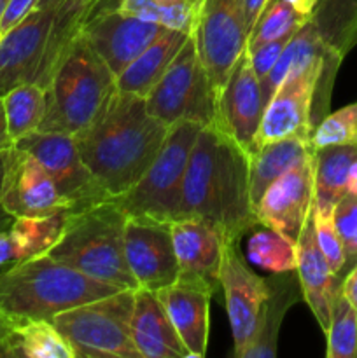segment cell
<instances>
[{"instance_id":"39","label":"cell","mask_w":357,"mask_h":358,"mask_svg":"<svg viewBox=\"0 0 357 358\" xmlns=\"http://www.w3.org/2000/svg\"><path fill=\"white\" fill-rule=\"evenodd\" d=\"M35 3H37V0H10L6 13L0 17L4 34H6L9 28H13L16 23H20L31 9H35Z\"/></svg>"},{"instance_id":"12","label":"cell","mask_w":357,"mask_h":358,"mask_svg":"<svg viewBox=\"0 0 357 358\" xmlns=\"http://www.w3.org/2000/svg\"><path fill=\"white\" fill-rule=\"evenodd\" d=\"M219 287L226 301L234 355L244 358L258 331L262 304L268 296L266 278L255 275L240 255L234 240H226L219 269Z\"/></svg>"},{"instance_id":"18","label":"cell","mask_w":357,"mask_h":358,"mask_svg":"<svg viewBox=\"0 0 357 358\" xmlns=\"http://www.w3.org/2000/svg\"><path fill=\"white\" fill-rule=\"evenodd\" d=\"M314 205V154L280 175L255 205L259 226L296 241Z\"/></svg>"},{"instance_id":"32","label":"cell","mask_w":357,"mask_h":358,"mask_svg":"<svg viewBox=\"0 0 357 358\" xmlns=\"http://www.w3.org/2000/svg\"><path fill=\"white\" fill-rule=\"evenodd\" d=\"M247 257L252 264L268 273L296 271V241L272 227L261 226L248 238Z\"/></svg>"},{"instance_id":"15","label":"cell","mask_w":357,"mask_h":358,"mask_svg":"<svg viewBox=\"0 0 357 358\" xmlns=\"http://www.w3.org/2000/svg\"><path fill=\"white\" fill-rule=\"evenodd\" d=\"M56 6L35 7L0 41V96L24 83H37L49 48Z\"/></svg>"},{"instance_id":"25","label":"cell","mask_w":357,"mask_h":358,"mask_svg":"<svg viewBox=\"0 0 357 358\" xmlns=\"http://www.w3.org/2000/svg\"><path fill=\"white\" fill-rule=\"evenodd\" d=\"M314 154L310 142L300 138H284L265 143L248 154V191L252 206L259 203L266 189L294 164Z\"/></svg>"},{"instance_id":"45","label":"cell","mask_w":357,"mask_h":358,"mask_svg":"<svg viewBox=\"0 0 357 358\" xmlns=\"http://www.w3.org/2000/svg\"><path fill=\"white\" fill-rule=\"evenodd\" d=\"M4 164H6V152H0V194H2V177H4ZM10 222H13V217L4 210L2 201H0V233L6 229H9Z\"/></svg>"},{"instance_id":"30","label":"cell","mask_w":357,"mask_h":358,"mask_svg":"<svg viewBox=\"0 0 357 358\" xmlns=\"http://www.w3.org/2000/svg\"><path fill=\"white\" fill-rule=\"evenodd\" d=\"M312 21L326 45L342 58L357 45V0H318Z\"/></svg>"},{"instance_id":"17","label":"cell","mask_w":357,"mask_h":358,"mask_svg":"<svg viewBox=\"0 0 357 358\" xmlns=\"http://www.w3.org/2000/svg\"><path fill=\"white\" fill-rule=\"evenodd\" d=\"M262 112L265 101L261 83L252 69L251 55L245 49L234 63L220 93L217 94L214 124L251 154L254 150Z\"/></svg>"},{"instance_id":"47","label":"cell","mask_w":357,"mask_h":358,"mask_svg":"<svg viewBox=\"0 0 357 358\" xmlns=\"http://www.w3.org/2000/svg\"><path fill=\"white\" fill-rule=\"evenodd\" d=\"M63 2V0H37L35 7H49V6H56V3Z\"/></svg>"},{"instance_id":"10","label":"cell","mask_w":357,"mask_h":358,"mask_svg":"<svg viewBox=\"0 0 357 358\" xmlns=\"http://www.w3.org/2000/svg\"><path fill=\"white\" fill-rule=\"evenodd\" d=\"M192 37L217 100L234 63L247 49L245 0H205Z\"/></svg>"},{"instance_id":"44","label":"cell","mask_w":357,"mask_h":358,"mask_svg":"<svg viewBox=\"0 0 357 358\" xmlns=\"http://www.w3.org/2000/svg\"><path fill=\"white\" fill-rule=\"evenodd\" d=\"M290 7H293L296 13H300L301 16L304 17H310L314 16L315 9H317V3L318 0H286Z\"/></svg>"},{"instance_id":"21","label":"cell","mask_w":357,"mask_h":358,"mask_svg":"<svg viewBox=\"0 0 357 358\" xmlns=\"http://www.w3.org/2000/svg\"><path fill=\"white\" fill-rule=\"evenodd\" d=\"M167 310L178 338L191 358H203L209 346L210 297L212 292L200 285L177 280L156 292Z\"/></svg>"},{"instance_id":"3","label":"cell","mask_w":357,"mask_h":358,"mask_svg":"<svg viewBox=\"0 0 357 358\" xmlns=\"http://www.w3.org/2000/svg\"><path fill=\"white\" fill-rule=\"evenodd\" d=\"M46 255L14 262L0 271V315L48 318L118 292Z\"/></svg>"},{"instance_id":"8","label":"cell","mask_w":357,"mask_h":358,"mask_svg":"<svg viewBox=\"0 0 357 358\" xmlns=\"http://www.w3.org/2000/svg\"><path fill=\"white\" fill-rule=\"evenodd\" d=\"M147 110L167 126L181 121L216 122V91L189 35L156 86L146 96Z\"/></svg>"},{"instance_id":"27","label":"cell","mask_w":357,"mask_h":358,"mask_svg":"<svg viewBox=\"0 0 357 358\" xmlns=\"http://www.w3.org/2000/svg\"><path fill=\"white\" fill-rule=\"evenodd\" d=\"M357 145H331L314 149V203L321 208H335L346 194V177Z\"/></svg>"},{"instance_id":"14","label":"cell","mask_w":357,"mask_h":358,"mask_svg":"<svg viewBox=\"0 0 357 358\" xmlns=\"http://www.w3.org/2000/svg\"><path fill=\"white\" fill-rule=\"evenodd\" d=\"M125 255L130 273L140 289L158 292L178 280V262L170 224L126 215Z\"/></svg>"},{"instance_id":"38","label":"cell","mask_w":357,"mask_h":358,"mask_svg":"<svg viewBox=\"0 0 357 358\" xmlns=\"http://www.w3.org/2000/svg\"><path fill=\"white\" fill-rule=\"evenodd\" d=\"M294 34H296V31H294ZM289 38L290 37L279 38V41H272V42H268V44L259 45V48L254 49V51H248L247 49L248 55H251L252 69H254L259 83H261V80L268 76L270 70L273 69V65L276 63V59H279L280 55H282L286 44L289 42Z\"/></svg>"},{"instance_id":"33","label":"cell","mask_w":357,"mask_h":358,"mask_svg":"<svg viewBox=\"0 0 357 358\" xmlns=\"http://www.w3.org/2000/svg\"><path fill=\"white\" fill-rule=\"evenodd\" d=\"M308 20L310 17L296 13L286 0H268L248 34L247 49L254 51L259 45L268 44L272 41L293 37L294 31L300 30Z\"/></svg>"},{"instance_id":"7","label":"cell","mask_w":357,"mask_h":358,"mask_svg":"<svg viewBox=\"0 0 357 358\" xmlns=\"http://www.w3.org/2000/svg\"><path fill=\"white\" fill-rule=\"evenodd\" d=\"M133 292L118 290L51 318L74 358H142L132 338Z\"/></svg>"},{"instance_id":"1","label":"cell","mask_w":357,"mask_h":358,"mask_svg":"<svg viewBox=\"0 0 357 358\" xmlns=\"http://www.w3.org/2000/svg\"><path fill=\"white\" fill-rule=\"evenodd\" d=\"M168 128L147 110L146 98L118 90L74 138L88 170L114 199L142 178Z\"/></svg>"},{"instance_id":"43","label":"cell","mask_w":357,"mask_h":358,"mask_svg":"<svg viewBox=\"0 0 357 358\" xmlns=\"http://www.w3.org/2000/svg\"><path fill=\"white\" fill-rule=\"evenodd\" d=\"M10 147H14V140L9 133V126H7L4 98L0 96V152H6V150H9Z\"/></svg>"},{"instance_id":"19","label":"cell","mask_w":357,"mask_h":358,"mask_svg":"<svg viewBox=\"0 0 357 358\" xmlns=\"http://www.w3.org/2000/svg\"><path fill=\"white\" fill-rule=\"evenodd\" d=\"M170 231L178 262V280L216 292L227 238L214 224L196 217L174 220Z\"/></svg>"},{"instance_id":"6","label":"cell","mask_w":357,"mask_h":358,"mask_svg":"<svg viewBox=\"0 0 357 358\" xmlns=\"http://www.w3.org/2000/svg\"><path fill=\"white\" fill-rule=\"evenodd\" d=\"M202 128L191 121L175 122L168 128L156 159L142 178L125 194L114 198L126 215L168 224L178 219L188 161Z\"/></svg>"},{"instance_id":"46","label":"cell","mask_w":357,"mask_h":358,"mask_svg":"<svg viewBox=\"0 0 357 358\" xmlns=\"http://www.w3.org/2000/svg\"><path fill=\"white\" fill-rule=\"evenodd\" d=\"M346 194L357 196V161H354L346 177Z\"/></svg>"},{"instance_id":"28","label":"cell","mask_w":357,"mask_h":358,"mask_svg":"<svg viewBox=\"0 0 357 358\" xmlns=\"http://www.w3.org/2000/svg\"><path fill=\"white\" fill-rule=\"evenodd\" d=\"M70 212L48 215L16 217L9 226V236L14 248V262L46 255L63 236Z\"/></svg>"},{"instance_id":"42","label":"cell","mask_w":357,"mask_h":358,"mask_svg":"<svg viewBox=\"0 0 357 358\" xmlns=\"http://www.w3.org/2000/svg\"><path fill=\"white\" fill-rule=\"evenodd\" d=\"M266 3H268V0H245V23H247L248 34H251L252 27L255 24Z\"/></svg>"},{"instance_id":"34","label":"cell","mask_w":357,"mask_h":358,"mask_svg":"<svg viewBox=\"0 0 357 358\" xmlns=\"http://www.w3.org/2000/svg\"><path fill=\"white\" fill-rule=\"evenodd\" d=\"M328 358H357V310L346 301L342 289L336 294L328 331Z\"/></svg>"},{"instance_id":"4","label":"cell","mask_w":357,"mask_h":358,"mask_svg":"<svg viewBox=\"0 0 357 358\" xmlns=\"http://www.w3.org/2000/svg\"><path fill=\"white\" fill-rule=\"evenodd\" d=\"M126 213L114 199L69 213L58 243L48 252L62 264L119 290H135L125 255Z\"/></svg>"},{"instance_id":"23","label":"cell","mask_w":357,"mask_h":358,"mask_svg":"<svg viewBox=\"0 0 357 358\" xmlns=\"http://www.w3.org/2000/svg\"><path fill=\"white\" fill-rule=\"evenodd\" d=\"M189 35L184 31L164 28L160 37L147 45L118 77L115 86L119 91L146 98L149 91L163 77L170 63L186 44Z\"/></svg>"},{"instance_id":"29","label":"cell","mask_w":357,"mask_h":358,"mask_svg":"<svg viewBox=\"0 0 357 358\" xmlns=\"http://www.w3.org/2000/svg\"><path fill=\"white\" fill-rule=\"evenodd\" d=\"M115 9L192 35L205 0H112Z\"/></svg>"},{"instance_id":"37","label":"cell","mask_w":357,"mask_h":358,"mask_svg":"<svg viewBox=\"0 0 357 358\" xmlns=\"http://www.w3.org/2000/svg\"><path fill=\"white\" fill-rule=\"evenodd\" d=\"M332 219L345 250L346 266L357 262V196H343L335 205Z\"/></svg>"},{"instance_id":"13","label":"cell","mask_w":357,"mask_h":358,"mask_svg":"<svg viewBox=\"0 0 357 358\" xmlns=\"http://www.w3.org/2000/svg\"><path fill=\"white\" fill-rule=\"evenodd\" d=\"M163 30L161 24L121 13L112 0H102L80 31L118 77Z\"/></svg>"},{"instance_id":"49","label":"cell","mask_w":357,"mask_h":358,"mask_svg":"<svg viewBox=\"0 0 357 358\" xmlns=\"http://www.w3.org/2000/svg\"><path fill=\"white\" fill-rule=\"evenodd\" d=\"M4 37V28H2V23H0V41H2Z\"/></svg>"},{"instance_id":"41","label":"cell","mask_w":357,"mask_h":358,"mask_svg":"<svg viewBox=\"0 0 357 358\" xmlns=\"http://www.w3.org/2000/svg\"><path fill=\"white\" fill-rule=\"evenodd\" d=\"M342 292L346 297V301L357 310V262L342 282Z\"/></svg>"},{"instance_id":"35","label":"cell","mask_w":357,"mask_h":358,"mask_svg":"<svg viewBox=\"0 0 357 358\" xmlns=\"http://www.w3.org/2000/svg\"><path fill=\"white\" fill-rule=\"evenodd\" d=\"M312 149L357 145V101L324 115L310 136Z\"/></svg>"},{"instance_id":"26","label":"cell","mask_w":357,"mask_h":358,"mask_svg":"<svg viewBox=\"0 0 357 358\" xmlns=\"http://www.w3.org/2000/svg\"><path fill=\"white\" fill-rule=\"evenodd\" d=\"M332 49L326 45L322 37L318 35L317 28H315L314 21L308 20L296 34L289 38V42L284 48L282 55L276 59L273 69L270 70L268 76L261 80V91H262V101L265 107L272 96L275 94L276 87L280 86L286 76L293 70H303L310 69V66L317 65V63L324 62L326 56L331 52Z\"/></svg>"},{"instance_id":"16","label":"cell","mask_w":357,"mask_h":358,"mask_svg":"<svg viewBox=\"0 0 357 358\" xmlns=\"http://www.w3.org/2000/svg\"><path fill=\"white\" fill-rule=\"evenodd\" d=\"M0 201L13 219L72 212L46 168L16 145L6 150Z\"/></svg>"},{"instance_id":"48","label":"cell","mask_w":357,"mask_h":358,"mask_svg":"<svg viewBox=\"0 0 357 358\" xmlns=\"http://www.w3.org/2000/svg\"><path fill=\"white\" fill-rule=\"evenodd\" d=\"M9 2H10V0H0V17H2V14L6 13V9H7V6H9Z\"/></svg>"},{"instance_id":"24","label":"cell","mask_w":357,"mask_h":358,"mask_svg":"<svg viewBox=\"0 0 357 358\" xmlns=\"http://www.w3.org/2000/svg\"><path fill=\"white\" fill-rule=\"evenodd\" d=\"M289 273H272L268 283V296L262 304L261 317H259L258 331L244 358H268L276 355V343L279 331L287 311L298 301V275Z\"/></svg>"},{"instance_id":"31","label":"cell","mask_w":357,"mask_h":358,"mask_svg":"<svg viewBox=\"0 0 357 358\" xmlns=\"http://www.w3.org/2000/svg\"><path fill=\"white\" fill-rule=\"evenodd\" d=\"M7 126L14 143L38 131L48 110V91L37 83H24L4 94Z\"/></svg>"},{"instance_id":"11","label":"cell","mask_w":357,"mask_h":358,"mask_svg":"<svg viewBox=\"0 0 357 358\" xmlns=\"http://www.w3.org/2000/svg\"><path fill=\"white\" fill-rule=\"evenodd\" d=\"M14 145L28 150L46 168L72 212L112 199L84 164L72 135L35 131Z\"/></svg>"},{"instance_id":"22","label":"cell","mask_w":357,"mask_h":358,"mask_svg":"<svg viewBox=\"0 0 357 358\" xmlns=\"http://www.w3.org/2000/svg\"><path fill=\"white\" fill-rule=\"evenodd\" d=\"M132 338L142 358H191L156 292H133Z\"/></svg>"},{"instance_id":"9","label":"cell","mask_w":357,"mask_h":358,"mask_svg":"<svg viewBox=\"0 0 357 358\" xmlns=\"http://www.w3.org/2000/svg\"><path fill=\"white\" fill-rule=\"evenodd\" d=\"M342 59L338 52L331 51L324 62L310 69L293 70L287 73L272 100L266 103L255 135L254 149L284 138H300L310 142L314 131V100L318 80L331 63Z\"/></svg>"},{"instance_id":"2","label":"cell","mask_w":357,"mask_h":358,"mask_svg":"<svg viewBox=\"0 0 357 358\" xmlns=\"http://www.w3.org/2000/svg\"><path fill=\"white\" fill-rule=\"evenodd\" d=\"M182 217L206 220L234 241L259 226L248 191V152L216 124L200 129L189 156L178 219Z\"/></svg>"},{"instance_id":"20","label":"cell","mask_w":357,"mask_h":358,"mask_svg":"<svg viewBox=\"0 0 357 358\" xmlns=\"http://www.w3.org/2000/svg\"><path fill=\"white\" fill-rule=\"evenodd\" d=\"M296 252V275L298 282H300L301 296L304 297L315 320L326 332L329 327V320H331L332 303H335L336 294L342 289V283H340L338 275H335L332 269L329 268L328 261L318 248L317 240H315L312 213L304 222L300 236H298Z\"/></svg>"},{"instance_id":"40","label":"cell","mask_w":357,"mask_h":358,"mask_svg":"<svg viewBox=\"0 0 357 358\" xmlns=\"http://www.w3.org/2000/svg\"><path fill=\"white\" fill-rule=\"evenodd\" d=\"M10 264H14V248L9 236V229H6L0 233V271L9 268Z\"/></svg>"},{"instance_id":"36","label":"cell","mask_w":357,"mask_h":358,"mask_svg":"<svg viewBox=\"0 0 357 358\" xmlns=\"http://www.w3.org/2000/svg\"><path fill=\"white\" fill-rule=\"evenodd\" d=\"M332 210L335 208H321L314 203L312 205V220H314L315 240H317L322 255L326 257L332 273L340 275L346 266V259L342 240H340V234L336 231L335 219H332Z\"/></svg>"},{"instance_id":"5","label":"cell","mask_w":357,"mask_h":358,"mask_svg":"<svg viewBox=\"0 0 357 358\" xmlns=\"http://www.w3.org/2000/svg\"><path fill=\"white\" fill-rule=\"evenodd\" d=\"M48 110L38 131L77 135L118 91L115 76L80 31L52 72Z\"/></svg>"}]
</instances>
